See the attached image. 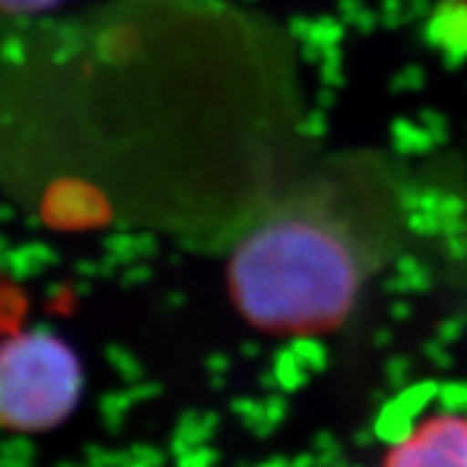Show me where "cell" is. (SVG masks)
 <instances>
[{
  "label": "cell",
  "instance_id": "6da1fadb",
  "mask_svg": "<svg viewBox=\"0 0 467 467\" xmlns=\"http://www.w3.org/2000/svg\"><path fill=\"white\" fill-rule=\"evenodd\" d=\"M367 270L361 242L343 216L296 205L265 218L236 244L229 294L263 333H330L353 312Z\"/></svg>",
  "mask_w": 467,
  "mask_h": 467
},
{
  "label": "cell",
  "instance_id": "7a4b0ae2",
  "mask_svg": "<svg viewBox=\"0 0 467 467\" xmlns=\"http://www.w3.org/2000/svg\"><path fill=\"white\" fill-rule=\"evenodd\" d=\"M81 389V361L63 337L26 330L0 340V429L52 431L73 416Z\"/></svg>",
  "mask_w": 467,
  "mask_h": 467
},
{
  "label": "cell",
  "instance_id": "3957f363",
  "mask_svg": "<svg viewBox=\"0 0 467 467\" xmlns=\"http://www.w3.org/2000/svg\"><path fill=\"white\" fill-rule=\"evenodd\" d=\"M384 467H467V416L434 413L400 434Z\"/></svg>",
  "mask_w": 467,
  "mask_h": 467
},
{
  "label": "cell",
  "instance_id": "277c9868",
  "mask_svg": "<svg viewBox=\"0 0 467 467\" xmlns=\"http://www.w3.org/2000/svg\"><path fill=\"white\" fill-rule=\"evenodd\" d=\"M57 0H0V14H8V16H32L39 11H47L52 8Z\"/></svg>",
  "mask_w": 467,
  "mask_h": 467
}]
</instances>
